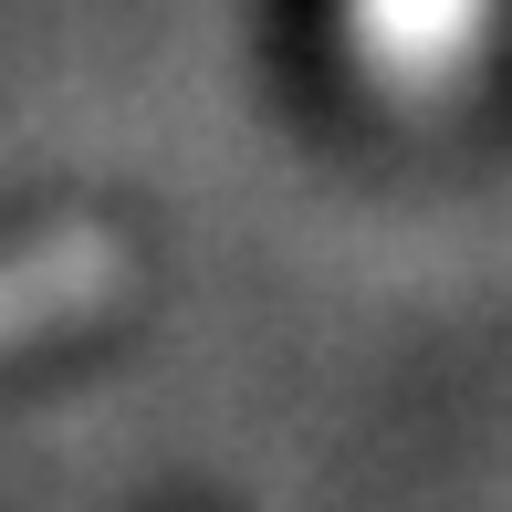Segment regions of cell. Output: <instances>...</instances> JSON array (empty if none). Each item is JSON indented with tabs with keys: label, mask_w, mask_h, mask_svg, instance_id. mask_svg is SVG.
<instances>
[{
	"label": "cell",
	"mask_w": 512,
	"mask_h": 512,
	"mask_svg": "<svg viewBox=\"0 0 512 512\" xmlns=\"http://www.w3.org/2000/svg\"><path fill=\"white\" fill-rule=\"evenodd\" d=\"M126 283H136V251L105 220H53V230L0 241V366L74 335V324H95V314H115Z\"/></svg>",
	"instance_id": "6da1fadb"
},
{
	"label": "cell",
	"mask_w": 512,
	"mask_h": 512,
	"mask_svg": "<svg viewBox=\"0 0 512 512\" xmlns=\"http://www.w3.org/2000/svg\"><path fill=\"white\" fill-rule=\"evenodd\" d=\"M356 74L398 105H439L492 42V0H335Z\"/></svg>",
	"instance_id": "7a4b0ae2"
}]
</instances>
